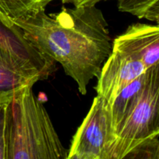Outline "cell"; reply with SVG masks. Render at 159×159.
<instances>
[{"label":"cell","mask_w":159,"mask_h":159,"mask_svg":"<svg viewBox=\"0 0 159 159\" xmlns=\"http://www.w3.org/2000/svg\"><path fill=\"white\" fill-rule=\"evenodd\" d=\"M14 23L42 54L61 64L82 95L113 49L108 23L96 6H64L51 14L40 11Z\"/></svg>","instance_id":"6da1fadb"},{"label":"cell","mask_w":159,"mask_h":159,"mask_svg":"<svg viewBox=\"0 0 159 159\" xmlns=\"http://www.w3.org/2000/svg\"><path fill=\"white\" fill-rule=\"evenodd\" d=\"M32 87L20 89L8 102L7 159H66L68 151Z\"/></svg>","instance_id":"7a4b0ae2"},{"label":"cell","mask_w":159,"mask_h":159,"mask_svg":"<svg viewBox=\"0 0 159 159\" xmlns=\"http://www.w3.org/2000/svg\"><path fill=\"white\" fill-rule=\"evenodd\" d=\"M159 136V64L148 68L144 86L126 118L107 159H123L141 141Z\"/></svg>","instance_id":"3957f363"},{"label":"cell","mask_w":159,"mask_h":159,"mask_svg":"<svg viewBox=\"0 0 159 159\" xmlns=\"http://www.w3.org/2000/svg\"><path fill=\"white\" fill-rule=\"evenodd\" d=\"M113 140L110 107L97 95L73 137L66 159H107Z\"/></svg>","instance_id":"277c9868"},{"label":"cell","mask_w":159,"mask_h":159,"mask_svg":"<svg viewBox=\"0 0 159 159\" xmlns=\"http://www.w3.org/2000/svg\"><path fill=\"white\" fill-rule=\"evenodd\" d=\"M147 70L141 61L113 48L97 77L96 93L110 107L118 94Z\"/></svg>","instance_id":"5b68a950"},{"label":"cell","mask_w":159,"mask_h":159,"mask_svg":"<svg viewBox=\"0 0 159 159\" xmlns=\"http://www.w3.org/2000/svg\"><path fill=\"white\" fill-rule=\"evenodd\" d=\"M113 48L130 54L147 68L159 64V26L146 23L130 25L113 40Z\"/></svg>","instance_id":"8992f818"},{"label":"cell","mask_w":159,"mask_h":159,"mask_svg":"<svg viewBox=\"0 0 159 159\" xmlns=\"http://www.w3.org/2000/svg\"><path fill=\"white\" fill-rule=\"evenodd\" d=\"M47 79L44 75L0 45V101H8L27 85Z\"/></svg>","instance_id":"52a82bcc"},{"label":"cell","mask_w":159,"mask_h":159,"mask_svg":"<svg viewBox=\"0 0 159 159\" xmlns=\"http://www.w3.org/2000/svg\"><path fill=\"white\" fill-rule=\"evenodd\" d=\"M0 45L40 70L46 78L54 70V61L42 54L26 39L22 30L1 12Z\"/></svg>","instance_id":"ba28073f"},{"label":"cell","mask_w":159,"mask_h":159,"mask_svg":"<svg viewBox=\"0 0 159 159\" xmlns=\"http://www.w3.org/2000/svg\"><path fill=\"white\" fill-rule=\"evenodd\" d=\"M145 77L146 72L127 85L118 94L110 107V120L114 140L139 96L144 86Z\"/></svg>","instance_id":"9c48e42d"},{"label":"cell","mask_w":159,"mask_h":159,"mask_svg":"<svg viewBox=\"0 0 159 159\" xmlns=\"http://www.w3.org/2000/svg\"><path fill=\"white\" fill-rule=\"evenodd\" d=\"M54 0H0V12L12 22L33 16Z\"/></svg>","instance_id":"30bf717a"},{"label":"cell","mask_w":159,"mask_h":159,"mask_svg":"<svg viewBox=\"0 0 159 159\" xmlns=\"http://www.w3.org/2000/svg\"><path fill=\"white\" fill-rule=\"evenodd\" d=\"M124 158L159 159V140L158 137L141 141L131 149Z\"/></svg>","instance_id":"8fae6325"},{"label":"cell","mask_w":159,"mask_h":159,"mask_svg":"<svg viewBox=\"0 0 159 159\" xmlns=\"http://www.w3.org/2000/svg\"><path fill=\"white\" fill-rule=\"evenodd\" d=\"M120 12H127L142 19L146 9L156 0H117Z\"/></svg>","instance_id":"7c38bea8"},{"label":"cell","mask_w":159,"mask_h":159,"mask_svg":"<svg viewBox=\"0 0 159 159\" xmlns=\"http://www.w3.org/2000/svg\"><path fill=\"white\" fill-rule=\"evenodd\" d=\"M9 100L0 101V159H7L6 138V110Z\"/></svg>","instance_id":"4fadbf2b"},{"label":"cell","mask_w":159,"mask_h":159,"mask_svg":"<svg viewBox=\"0 0 159 159\" xmlns=\"http://www.w3.org/2000/svg\"><path fill=\"white\" fill-rule=\"evenodd\" d=\"M142 19L155 22L159 26V0H156L146 9Z\"/></svg>","instance_id":"5bb4252c"},{"label":"cell","mask_w":159,"mask_h":159,"mask_svg":"<svg viewBox=\"0 0 159 159\" xmlns=\"http://www.w3.org/2000/svg\"><path fill=\"white\" fill-rule=\"evenodd\" d=\"M64 4H73L75 7L82 6H96V3L102 0H61Z\"/></svg>","instance_id":"9a60e30c"}]
</instances>
